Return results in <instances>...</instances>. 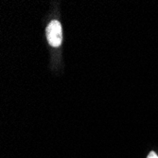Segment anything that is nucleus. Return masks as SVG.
I'll list each match as a JSON object with an SVG mask.
<instances>
[{
  "mask_svg": "<svg viewBox=\"0 0 158 158\" xmlns=\"http://www.w3.org/2000/svg\"><path fill=\"white\" fill-rule=\"evenodd\" d=\"M47 38L48 44L53 48H58L61 46L63 41L62 26L61 23L57 20L51 21L47 27Z\"/></svg>",
  "mask_w": 158,
  "mask_h": 158,
  "instance_id": "f257e3e1",
  "label": "nucleus"
},
{
  "mask_svg": "<svg viewBox=\"0 0 158 158\" xmlns=\"http://www.w3.org/2000/svg\"><path fill=\"white\" fill-rule=\"evenodd\" d=\"M147 158H158V156L155 154V152H151L150 153H149V155H148V157Z\"/></svg>",
  "mask_w": 158,
  "mask_h": 158,
  "instance_id": "f03ea898",
  "label": "nucleus"
}]
</instances>
